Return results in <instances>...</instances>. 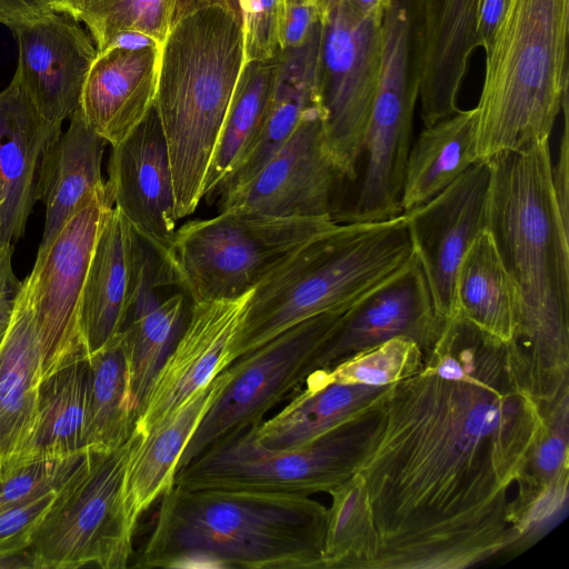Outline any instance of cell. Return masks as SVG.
<instances>
[{
	"mask_svg": "<svg viewBox=\"0 0 569 569\" xmlns=\"http://www.w3.org/2000/svg\"><path fill=\"white\" fill-rule=\"evenodd\" d=\"M69 119L68 129L50 144L41 169L39 200L46 219L39 249L106 188L101 164L108 142L86 122L79 108Z\"/></svg>",
	"mask_w": 569,
	"mask_h": 569,
	"instance_id": "484cf974",
	"label": "cell"
},
{
	"mask_svg": "<svg viewBox=\"0 0 569 569\" xmlns=\"http://www.w3.org/2000/svg\"><path fill=\"white\" fill-rule=\"evenodd\" d=\"M13 244H0V299L14 298L21 288L12 268Z\"/></svg>",
	"mask_w": 569,
	"mask_h": 569,
	"instance_id": "7dc6e473",
	"label": "cell"
},
{
	"mask_svg": "<svg viewBox=\"0 0 569 569\" xmlns=\"http://www.w3.org/2000/svg\"><path fill=\"white\" fill-rule=\"evenodd\" d=\"M227 378L224 369L144 436L132 431L124 490L138 519L173 485L178 459Z\"/></svg>",
	"mask_w": 569,
	"mask_h": 569,
	"instance_id": "83f0119b",
	"label": "cell"
},
{
	"mask_svg": "<svg viewBox=\"0 0 569 569\" xmlns=\"http://www.w3.org/2000/svg\"><path fill=\"white\" fill-rule=\"evenodd\" d=\"M321 29L322 23L303 44L279 51L274 86L261 129L213 200L250 180L289 139L305 113L319 106L316 70Z\"/></svg>",
	"mask_w": 569,
	"mask_h": 569,
	"instance_id": "4316f807",
	"label": "cell"
},
{
	"mask_svg": "<svg viewBox=\"0 0 569 569\" xmlns=\"http://www.w3.org/2000/svg\"><path fill=\"white\" fill-rule=\"evenodd\" d=\"M0 23H2V19L0 18Z\"/></svg>",
	"mask_w": 569,
	"mask_h": 569,
	"instance_id": "db71d44e",
	"label": "cell"
},
{
	"mask_svg": "<svg viewBox=\"0 0 569 569\" xmlns=\"http://www.w3.org/2000/svg\"><path fill=\"white\" fill-rule=\"evenodd\" d=\"M390 386L330 382L310 373L292 400L257 428L270 449L307 445L381 398Z\"/></svg>",
	"mask_w": 569,
	"mask_h": 569,
	"instance_id": "f546056e",
	"label": "cell"
},
{
	"mask_svg": "<svg viewBox=\"0 0 569 569\" xmlns=\"http://www.w3.org/2000/svg\"><path fill=\"white\" fill-rule=\"evenodd\" d=\"M62 132L46 120L13 76L0 91V244H13L24 233L39 200L46 153Z\"/></svg>",
	"mask_w": 569,
	"mask_h": 569,
	"instance_id": "44dd1931",
	"label": "cell"
},
{
	"mask_svg": "<svg viewBox=\"0 0 569 569\" xmlns=\"http://www.w3.org/2000/svg\"><path fill=\"white\" fill-rule=\"evenodd\" d=\"M52 11L70 14L79 20L81 0H49Z\"/></svg>",
	"mask_w": 569,
	"mask_h": 569,
	"instance_id": "816d5d0a",
	"label": "cell"
},
{
	"mask_svg": "<svg viewBox=\"0 0 569 569\" xmlns=\"http://www.w3.org/2000/svg\"><path fill=\"white\" fill-rule=\"evenodd\" d=\"M171 11L172 0H81L79 21L99 53L121 31L141 32L161 46L171 27Z\"/></svg>",
	"mask_w": 569,
	"mask_h": 569,
	"instance_id": "8d00e7d4",
	"label": "cell"
},
{
	"mask_svg": "<svg viewBox=\"0 0 569 569\" xmlns=\"http://www.w3.org/2000/svg\"><path fill=\"white\" fill-rule=\"evenodd\" d=\"M332 218H274L229 209L178 228L167 256L193 303L253 290L291 252L333 227Z\"/></svg>",
	"mask_w": 569,
	"mask_h": 569,
	"instance_id": "9c48e42d",
	"label": "cell"
},
{
	"mask_svg": "<svg viewBox=\"0 0 569 569\" xmlns=\"http://www.w3.org/2000/svg\"><path fill=\"white\" fill-rule=\"evenodd\" d=\"M242 0H172L171 26L183 16L208 6H221L230 10L242 23Z\"/></svg>",
	"mask_w": 569,
	"mask_h": 569,
	"instance_id": "bcb514c9",
	"label": "cell"
},
{
	"mask_svg": "<svg viewBox=\"0 0 569 569\" xmlns=\"http://www.w3.org/2000/svg\"><path fill=\"white\" fill-rule=\"evenodd\" d=\"M49 11H52L49 0H0V18L7 27L18 21L37 19Z\"/></svg>",
	"mask_w": 569,
	"mask_h": 569,
	"instance_id": "f6af8a7d",
	"label": "cell"
},
{
	"mask_svg": "<svg viewBox=\"0 0 569 569\" xmlns=\"http://www.w3.org/2000/svg\"><path fill=\"white\" fill-rule=\"evenodd\" d=\"M508 0H478L476 10L475 38L477 47L487 51Z\"/></svg>",
	"mask_w": 569,
	"mask_h": 569,
	"instance_id": "ee69618b",
	"label": "cell"
},
{
	"mask_svg": "<svg viewBox=\"0 0 569 569\" xmlns=\"http://www.w3.org/2000/svg\"><path fill=\"white\" fill-rule=\"evenodd\" d=\"M413 257L403 214L337 222L291 252L252 290L232 360L308 318L348 310Z\"/></svg>",
	"mask_w": 569,
	"mask_h": 569,
	"instance_id": "5b68a950",
	"label": "cell"
},
{
	"mask_svg": "<svg viewBox=\"0 0 569 569\" xmlns=\"http://www.w3.org/2000/svg\"><path fill=\"white\" fill-rule=\"evenodd\" d=\"M541 426L507 342L447 319L421 369L389 387L358 471L377 533L371 569H462L516 541L508 493Z\"/></svg>",
	"mask_w": 569,
	"mask_h": 569,
	"instance_id": "6da1fadb",
	"label": "cell"
},
{
	"mask_svg": "<svg viewBox=\"0 0 569 569\" xmlns=\"http://www.w3.org/2000/svg\"><path fill=\"white\" fill-rule=\"evenodd\" d=\"M106 188L134 231L166 251L178 219L168 147L154 107L124 140L111 146Z\"/></svg>",
	"mask_w": 569,
	"mask_h": 569,
	"instance_id": "ffe728a7",
	"label": "cell"
},
{
	"mask_svg": "<svg viewBox=\"0 0 569 569\" xmlns=\"http://www.w3.org/2000/svg\"><path fill=\"white\" fill-rule=\"evenodd\" d=\"M475 108L458 110L425 129L410 147L401 190V214L443 191L478 162Z\"/></svg>",
	"mask_w": 569,
	"mask_h": 569,
	"instance_id": "1f68e13d",
	"label": "cell"
},
{
	"mask_svg": "<svg viewBox=\"0 0 569 569\" xmlns=\"http://www.w3.org/2000/svg\"><path fill=\"white\" fill-rule=\"evenodd\" d=\"M130 438L112 450L88 449L36 528L28 552L36 569H123L138 518L126 497Z\"/></svg>",
	"mask_w": 569,
	"mask_h": 569,
	"instance_id": "30bf717a",
	"label": "cell"
},
{
	"mask_svg": "<svg viewBox=\"0 0 569 569\" xmlns=\"http://www.w3.org/2000/svg\"><path fill=\"white\" fill-rule=\"evenodd\" d=\"M192 307L167 250L142 238L140 266L122 329L137 417L154 377L186 328Z\"/></svg>",
	"mask_w": 569,
	"mask_h": 569,
	"instance_id": "d6986e66",
	"label": "cell"
},
{
	"mask_svg": "<svg viewBox=\"0 0 569 569\" xmlns=\"http://www.w3.org/2000/svg\"><path fill=\"white\" fill-rule=\"evenodd\" d=\"M478 0H423L420 117L429 127L456 113L475 38Z\"/></svg>",
	"mask_w": 569,
	"mask_h": 569,
	"instance_id": "d4e9b609",
	"label": "cell"
},
{
	"mask_svg": "<svg viewBox=\"0 0 569 569\" xmlns=\"http://www.w3.org/2000/svg\"><path fill=\"white\" fill-rule=\"evenodd\" d=\"M569 0H508L485 51L477 161L549 141L569 97Z\"/></svg>",
	"mask_w": 569,
	"mask_h": 569,
	"instance_id": "8992f818",
	"label": "cell"
},
{
	"mask_svg": "<svg viewBox=\"0 0 569 569\" xmlns=\"http://www.w3.org/2000/svg\"><path fill=\"white\" fill-rule=\"evenodd\" d=\"M382 21L359 16L339 0L322 21L316 86L327 149L355 180L377 88Z\"/></svg>",
	"mask_w": 569,
	"mask_h": 569,
	"instance_id": "7c38bea8",
	"label": "cell"
},
{
	"mask_svg": "<svg viewBox=\"0 0 569 569\" xmlns=\"http://www.w3.org/2000/svg\"><path fill=\"white\" fill-rule=\"evenodd\" d=\"M251 292L193 303L186 328L151 383L136 432L148 433L233 362L231 349Z\"/></svg>",
	"mask_w": 569,
	"mask_h": 569,
	"instance_id": "e0dca14e",
	"label": "cell"
},
{
	"mask_svg": "<svg viewBox=\"0 0 569 569\" xmlns=\"http://www.w3.org/2000/svg\"><path fill=\"white\" fill-rule=\"evenodd\" d=\"M490 180L489 160L478 161L431 200L402 213L435 307L445 319L456 316L462 257L486 229Z\"/></svg>",
	"mask_w": 569,
	"mask_h": 569,
	"instance_id": "9a60e30c",
	"label": "cell"
},
{
	"mask_svg": "<svg viewBox=\"0 0 569 569\" xmlns=\"http://www.w3.org/2000/svg\"><path fill=\"white\" fill-rule=\"evenodd\" d=\"M280 49L303 44L322 23L315 0H278Z\"/></svg>",
	"mask_w": 569,
	"mask_h": 569,
	"instance_id": "b9f144b4",
	"label": "cell"
},
{
	"mask_svg": "<svg viewBox=\"0 0 569 569\" xmlns=\"http://www.w3.org/2000/svg\"><path fill=\"white\" fill-rule=\"evenodd\" d=\"M489 162L486 228L520 295L509 365L542 408L569 395V228L555 198L549 141Z\"/></svg>",
	"mask_w": 569,
	"mask_h": 569,
	"instance_id": "7a4b0ae2",
	"label": "cell"
},
{
	"mask_svg": "<svg viewBox=\"0 0 569 569\" xmlns=\"http://www.w3.org/2000/svg\"><path fill=\"white\" fill-rule=\"evenodd\" d=\"M243 64L242 23L221 6L183 16L161 44L153 107L168 147L178 220L193 213L202 200Z\"/></svg>",
	"mask_w": 569,
	"mask_h": 569,
	"instance_id": "277c9868",
	"label": "cell"
},
{
	"mask_svg": "<svg viewBox=\"0 0 569 569\" xmlns=\"http://www.w3.org/2000/svg\"><path fill=\"white\" fill-rule=\"evenodd\" d=\"M423 360L425 352L416 341L396 337L330 369L313 372L330 382L386 387L418 372Z\"/></svg>",
	"mask_w": 569,
	"mask_h": 569,
	"instance_id": "74e56055",
	"label": "cell"
},
{
	"mask_svg": "<svg viewBox=\"0 0 569 569\" xmlns=\"http://www.w3.org/2000/svg\"><path fill=\"white\" fill-rule=\"evenodd\" d=\"M18 44L14 77L39 113L62 126L79 108L83 83L97 57L87 29L67 13L49 11L9 26Z\"/></svg>",
	"mask_w": 569,
	"mask_h": 569,
	"instance_id": "ac0fdd59",
	"label": "cell"
},
{
	"mask_svg": "<svg viewBox=\"0 0 569 569\" xmlns=\"http://www.w3.org/2000/svg\"><path fill=\"white\" fill-rule=\"evenodd\" d=\"M86 447L112 450L131 436L137 410L132 401L122 332L90 355Z\"/></svg>",
	"mask_w": 569,
	"mask_h": 569,
	"instance_id": "e575fe53",
	"label": "cell"
},
{
	"mask_svg": "<svg viewBox=\"0 0 569 569\" xmlns=\"http://www.w3.org/2000/svg\"><path fill=\"white\" fill-rule=\"evenodd\" d=\"M112 207L104 188L38 249L21 283L37 321L41 379L89 357L81 328L82 292L99 231Z\"/></svg>",
	"mask_w": 569,
	"mask_h": 569,
	"instance_id": "4fadbf2b",
	"label": "cell"
},
{
	"mask_svg": "<svg viewBox=\"0 0 569 569\" xmlns=\"http://www.w3.org/2000/svg\"><path fill=\"white\" fill-rule=\"evenodd\" d=\"M456 316L510 341L520 316V295L491 232L475 238L456 276Z\"/></svg>",
	"mask_w": 569,
	"mask_h": 569,
	"instance_id": "4dcf8cb0",
	"label": "cell"
},
{
	"mask_svg": "<svg viewBox=\"0 0 569 569\" xmlns=\"http://www.w3.org/2000/svg\"><path fill=\"white\" fill-rule=\"evenodd\" d=\"M141 247L142 238L112 207L99 231L82 292L81 328L89 356L122 332Z\"/></svg>",
	"mask_w": 569,
	"mask_h": 569,
	"instance_id": "cb8c5ba5",
	"label": "cell"
},
{
	"mask_svg": "<svg viewBox=\"0 0 569 569\" xmlns=\"http://www.w3.org/2000/svg\"><path fill=\"white\" fill-rule=\"evenodd\" d=\"M161 46L112 48L97 53L79 109L110 146L124 140L154 106Z\"/></svg>",
	"mask_w": 569,
	"mask_h": 569,
	"instance_id": "603a6c76",
	"label": "cell"
},
{
	"mask_svg": "<svg viewBox=\"0 0 569 569\" xmlns=\"http://www.w3.org/2000/svg\"><path fill=\"white\" fill-rule=\"evenodd\" d=\"M88 449L60 458L31 460L0 480V512L59 490L79 470Z\"/></svg>",
	"mask_w": 569,
	"mask_h": 569,
	"instance_id": "f35d334b",
	"label": "cell"
},
{
	"mask_svg": "<svg viewBox=\"0 0 569 569\" xmlns=\"http://www.w3.org/2000/svg\"><path fill=\"white\" fill-rule=\"evenodd\" d=\"M151 44H159L147 34L137 31H121L114 34L103 49L122 48L139 49ZM160 46V44H159ZM102 52V51H101ZM100 53V52H99Z\"/></svg>",
	"mask_w": 569,
	"mask_h": 569,
	"instance_id": "c3c4849f",
	"label": "cell"
},
{
	"mask_svg": "<svg viewBox=\"0 0 569 569\" xmlns=\"http://www.w3.org/2000/svg\"><path fill=\"white\" fill-rule=\"evenodd\" d=\"M244 62L274 58L280 49L278 0H242Z\"/></svg>",
	"mask_w": 569,
	"mask_h": 569,
	"instance_id": "ab89813d",
	"label": "cell"
},
{
	"mask_svg": "<svg viewBox=\"0 0 569 569\" xmlns=\"http://www.w3.org/2000/svg\"><path fill=\"white\" fill-rule=\"evenodd\" d=\"M569 98V97H568ZM561 106L562 133L557 161L551 167L552 187L563 224L569 228V99Z\"/></svg>",
	"mask_w": 569,
	"mask_h": 569,
	"instance_id": "7bdbcfd3",
	"label": "cell"
},
{
	"mask_svg": "<svg viewBox=\"0 0 569 569\" xmlns=\"http://www.w3.org/2000/svg\"><path fill=\"white\" fill-rule=\"evenodd\" d=\"M16 298V297H14ZM14 298H1L0 299V346L2 345L7 335L13 308Z\"/></svg>",
	"mask_w": 569,
	"mask_h": 569,
	"instance_id": "f907efd6",
	"label": "cell"
},
{
	"mask_svg": "<svg viewBox=\"0 0 569 569\" xmlns=\"http://www.w3.org/2000/svg\"><path fill=\"white\" fill-rule=\"evenodd\" d=\"M329 495L325 569H371L378 542L360 476L357 473Z\"/></svg>",
	"mask_w": 569,
	"mask_h": 569,
	"instance_id": "d590c367",
	"label": "cell"
},
{
	"mask_svg": "<svg viewBox=\"0 0 569 569\" xmlns=\"http://www.w3.org/2000/svg\"><path fill=\"white\" fill-rule=\"evenodd\" d=\"M540 411L542 426L510 501V522L517 539L557 512L568 496L569 395Z\"/></svg>",
	"mask_w": 569,
	"mask_h": 569,
	"instance_id": "f1b7e54d",
	"label": "cell"
},
{
	"mask_svg": "<svg viewBox=\"0 0 569 569\" xmlns=\"http://www.w3.org/2000/svg\"><path fill=\"white\" fill-rule=\"evenodd\" d=\"M59 490L50 491L0 512V555L17 553L28 549L36 528L51 507Z\"/></svg>",
	"mask_w": 569,
	"mask_h": 569,
	"instance_id": "60d3db41",
	"label": "cell"
},
{
	"mask_svg": "<svg viewBox=\"0 0 569 569\" xmlns=\"http://www.w3.org/2000/svg\"><path fill=\"white\" fill-rule=\"evenodd\" d=\"M346 311L308 318L226 368L227 381L181 452L176 473L228 432L261 425L272 407L296 393Z\"/></svg>",
	"mask_w": 569,
	"mask_h": 569,
	"instance_id": "8fae6325",
	"label": "cell"
},
{
	"mask_svg": "<svg viewBox=\"0 0 569 569\" xmlns=\"http://www.w3.org/2000/svg\"><path fill=\"white\" fill-rule=\"evenodd\" d=\"M446 322L435 307L415 256L406 267L346 311L337 331L316 356L312 372L330 369L396 337L412 339L426 353L438 340Z\"/></svg>",
	"mask_w": 569,
	"mask_h": 569,
	"instance_id": "2e32d148",
	"label": "cell"
},
{
	"mask_svg": "<svg viewBox=\"0 0 569 569\" xmlns=\"http://www.w3.org/2000/svg\"><path fill=\"white\" fill-rule=\"evenodd\" d=\"M361 17L382 21L385 0H347Z\"/></svg>",
	"mask_w": 569,
	"mask_h": 569,
	"instance_id": "681fc988",
	"label": "cell"
},
{
	"mask_svg": "<svg viewBox=\"0 0 569 569\" xmlns=\"http://www.w3.org/2000/svg\"><path fill=\"white\" fill-rule=\"evenodd\" d=\"M386 395L297 448L266 447L257 437L260 425L234 429L182 467L173 485L329 495L355 477L372 451L383 425Z\"/></svg>",
	"mask_w": 569,
	"mask_h": 569,
	"instance_id": "52a82bcc",
	"label": "cell"
},
{
	"mask_svg": "<svg viewBox=\"0 0 569 569\" xmlns=\"http://www.w3.org/2000/svg\"><path fill=\"white\" fill-rule=\"evenodd\" d=\"M89 377L87 358L40 380L32 460L67 457L87 449Z\"/></svg>",
	"mask_w": 569,
	"mask_h": 569,
	"instance_id": "836d02e7",
	"label": "cell"
},
{
	"mask_svg": "<svg viewBox=\"0 0 569 569\" xmlns=\"http://www.w3.org/2000/svg\"><path fill=\"white\" fill-rule=\"evenodd\" d=\"M381 59L367 126L366 167L353 204L338 222H368L401 214V190L419 100L423 0H385Z\"/></svg>",
	"mask_w": 569,
	"mask_h": 569,
	"instance_id": "ba28073f",
	"label": "cell"
},
{
	"mask_svg": "<svg viewBox=\"0 0 569 569\" xmlns=\"http://www.w3.org/2000/svg\"><path fill=\"white\" fill-rule=\"evenodd\" d=\"M40 380L37 321L20 288L0 346V480L32 460Z\"/></svg>",
	"mask_w": 569,
	"mask_h": 569,
	"instance_id": "7402d4cb",
	"label": "cell"
},
{
	"mask_svg": "<svg viewBox=\"0 0 569 569\" xmlns=\"http://www.w3.org/2000/svg\"><path fill=\"white\" fill-rule=\"evenodd\" d=\"M326 526L327 508L306 495L172 485L136 566L325 569Z\"/></svg>",
	"mask_w": 569,
	"mask_h": 569,
	"instance_id": "3957f363",
	"label": "cell"
},
{
	"mask_svg": "<svg viewBox=\"0 0 569 569\" xmlns=\"http://www.w3.org/2000/svg\"><path fill=\"white\" fill-rule=\"evenodd\" d=\"M347 180L326 144L320 107L299 124L246 183L218 198L219 211L240 209L274 218H335L336 197Z\"/></svg>",
	"mask_w": 569,
	"mask_h": 569,
	"instance_id": "5bb4252c",
	"label": "cell"
},
{
	"mask_svg": "<svg viewBox=\"0 0 569 569\" xmlns=\"http://www.w3.org/2000/svg\"><path fill=\"white\" fill-rule=\"evenodd\" d=\"M278 69V54L244 62L207 172L202 200L211 203L222 182L253 144L266 116Z\"/></svg>",
	"mask_w": 569,
	"mask_h": 569,
	"instance_id": "d6a6232c",
	"label": "cell"
},
{
	"mask_svg": "<svg viewBox=\"0 0 569 569\" xmlns=\"http://www.w3.org/2000/svg\"><path fill=\"white\" fill-rule=\"evenodd\" d=\"M339 0H315L321 21L326 19Z\"/></svg>",
	"mask_w": 569,
	"mask_h": 569,
	"instance_id": "f5cc1de1",
	"label": "cell"
}]
</instances>
